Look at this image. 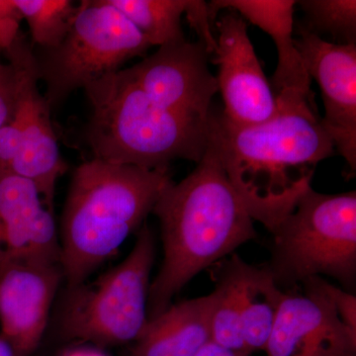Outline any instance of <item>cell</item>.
<instances>
[{
	"label": "cell",
	"instance_id": "6da1fadb",
	"mask_svg": "<svg viewBox=\"0 0 356 356\" xmlns=\"http://www.w3.org/2000/svg\"><path fill=\"white\" fill-rule=\"evenodd\" d=\"M277 113L252 126L232 123L222 110L210 116L209 142L252 220L269 232L312 187L318 163L334 154V143L314 99L276 96Z\"/></svg>",
	"mask_w": 356,
	"mask_h": 356
},
{
	"label": "cell",
	"instance_id": "7a4b0ae2",
	"mask_svg": "<svg viewBox=\"0 0 356 356\" xmlns=\"http://www.w3.org/2000/svg\"><path fill=\"white\" fill-rule=\"evenodd\" d=\"M152 213L161 224L163 261L149 287V321L194 276L257 236L210 142L188 177L166 185Z\"/></svg>",
	"mask_w": 356,
	"mask_h": 356
},
{
	"label": "cell",
	"instance_id": "3957f363",
	"mask_svg": "<svg viewBox=\"0 0 356 356\" xmlns=\"http://www.w3.org/2000/svg\"><path fill=\"white\" fill-rule=\"evenodd\" d=\"M168 170L92 159L72 175L63 212L60 254L67 290L86 282L140 229L166 185Z\"/></svg>",
	"mask_w": 356,
	"mask_h": 356
},
{
	"label": "cell",
	"instance_id": "277c9868",
	"mask_svg": "<svg viewBox=\"0 0 356 356\" xmlns=\"http://www.w3.org/2000/svg\"><path fill=\"white\" fill-rule=\"evenodd\" d=\"M84 90L91 106L86 139L93 159L168 170L175 159L198 163L207 151L210 117L154 102L124 70L88 84Z\"/></svg>",
	"mask_w": 356,
	"mask_h": 356
},
{
	"label": "cell",
	"instance_id": "5b68a950",
	"mask_svg": "<svg viewBox=\"0 0 356 356\" xmlns=\"http://www.w3.org/2000/svg\"><path fill=\"white\" fill-rule=\"evenodd\" d=\"M267 266L280 287L327 275L348 292L356 277V193L323 194L309 188L270 232Z\"/></svg>",
	"mask_w": 356,
	"mask_h": 356
},
{
	"label": "cell",
	"instance_id": "8992f818",
	"mask_svg": "<svg viewBox=\"0 0 356 356\" xmlns=\"http://www.w3.org/2000/svg\"><path fill=\"white\" fill-rule=\"evenodd\" d=\"M156 243L143 225L130 254L93 282L67 290L60 320L65 339L97 348L135 343L146 329Z\"/></svg>",
	"mask_w": 356,
	"mask_h": 356
},
{
	"label": "cell",
	"instance_id": "52a82bcc",
	"mask_svg": "<svg viewBox=\"0 0 356 356\" xmlns=\"http://www.w3.org/2000/svg\"><path fill=\"white\" fill-rule=\"evenodd\" d=\"M151 44L109 0H83L76 6L60 44L35 55L44 99L51 110L74 91L121 70Z\"/></svg>",
	"mask_w": 356,
	"mask_h": 356
},
{
	"label": "cell",
	"instance_id": "ba28073f",
	"mask_svg": "<svg viewBox=\"0 0 356 356\" xmlns=\"http://www.w3.org/2000/svg\"><path fill=\"white\" fill-rule=\"evenodd\" d=\"M17 81V102L13 120L21 133L20 153L7 170L31 180L54 210L58 180L67 170L58 149L51 121V108L40 93L36 57L31 44L20 33L13 46L4 51Z\"/></svg>",
	"mask_w": 356,
	"mask_h": 356
},
{
	"label": "cell",
	"instance_id": "9c48e42d",
	"mask_svg": "<svg viewBox=\"0 0 356 356\" xmlns=\"http://www.w3.org/2000/svg\"><path fill=\"white\" fill-rule=\"evenodd\" d=\"M216 49L213 63L218 65V88L222 93L228 120L236 125H259L277 113V102L267 81L245 19L233 10L217 21Z\"/></svg>",
	"mask_w": 356,
	"mask_h": 356
},
{
	"label": "cell",
	"instance_id": "30bf717a",
	"mask_svg": "<svg viewBox=\"0 0 356 356\" xmlns=\"http://www.w3.org/2000/svg\"><path fill=\"white\" fill-rule=\"evenodd\" d=\"M54 210L31 180L0 168V273L15 266H62Z\"/></svg>",
	"mask_w": 356,
	"mask_h": 356
},
{
	"label": "cell",
	"instance_id": "8fae6325",
	"mask_svg": "<svg viewBox=\"0 0 356 356\" xmlns=\"http://www.w3.org/2000/svg\"><path fill=\"white\" fill-rule=\"evenodd\" d=\"M310 79L322 91L323 127L350 172L356 170V44H334L300 30L295 39Z\"/></svg>",
	"mask_w": 356,
	"mask_h": 356
},
{
	"label": "cell",
	"instance_id": "7c38bea8",
	"mask_svg": "<svg viewBox=\"0 0 356 356\" xmlns=\"http://www.w3.org/2000/svg\"><path fill=\"white\" fill-rule=\"evenodd\" d=\"M209 54L200 42L168 44L125 69L149 98L196 116L210 117L213 97L219 92L216 76L208 67Z\"/></svg>",
	"mask_w": 356,
	"mask_h": 356
},
{
	"label": "cell",
	"instance_id": "4fadbf2b",
	"mask_svg": "<svg viewBox=\"0 0 356 356\" xmlns=\"http://www.w3.org/2000/svg\"><path fill=\"white\" fill-rule=\"evenodd\" d=\"M267 356H356V332L317 293L285 292Z\"/></svg>",
	"mask_w": 356,
	"mask_h": 356
},
{
	"label": "cell",
	"instance_id": "5bb4252c",
	"mask_svg": "<svg viewBox=\"0 0 356 356\" xmlns=\"http://www.w3.org/2000/svg\"><path fill=\"white\" fill-rule=\"evenodd\" d=\"M62 266H15L0 273V336L19 356H31L48 325Z\"/></svg>",
	"mask_w": 356,
	"mask_h": 356
},
{
	"label": "cell",
	"instance_id": "9a60e30c",
	"mask_svg": "<svg viewBox=\"0 0 356 356\" xmlns=\"http://www.w3.org/2000/svg\"><path fill=\"white\" fill-rule=\"evenodd\" d=\"M296 4L292 0H213L208 6L212 20L216 19L222 9L233 10L273 40L278 64L270 86L275 96L296 95L314 99L312 79L293 37Z\"/></svg>",
	"mask_w": 356,
	"mask_h": 356
},
{
	"label": "cell",
	"instance_id": "2e32d148",
	"mask_svg": "<svg viewBox=\"0 0 356 356\" xmlns=\"http://www.w3.org/2000/svg\"><path fill=\"white\" fill-rule=\"evenodd\" d=\"M215 293L170 305L147 323L132 356H195L211 341Z\"/></svg>",
	"mask_w": 356,
	"mask_h": 356
},
{
	"label": "cell",
	"instance_id": "e0dca14e",
	"mask_svg": "<svg viewBox=\"0 0 356 356\" xmlns=\"http://www.w3.org/2000/svg\"><path fill=\"white\" fill-rule=\"evenodd\" d=\"M285 291L274 280L269 267L242 262L241 321L245 348L252 355L264 350L277 317Z\"/></svg>",
	"mask_w": 356,
	"mask_h": 356
},
{
	"label": "cell",
	"instance_id": "ac0fdd59",
	"mask_svg": "<svg viewBox=\"0 0 356 356\" xmlns=\"http://www.w3.org/2000/svg\"><path fill=\"white\" fill-rule=\"evenodd\" d=\"M243 259L233 254L217 267L214 309L211 318V341L232 353H248L241 321V266ZM250 355V353H248Z\"/></svg>",
	"mask_w": 356,
	"mask_h": 356
},
{
	"label": "cell",
	"instance_id": "d6986e66",
	"mask_svg": "<svg viewBox=\"0 0 356 356\" xmlns=\"http://www.w3.org/2000/svg\"><path fill=\"white\" fill-rule=\"evenodd\" d=\"M146 38L159 48L186 41L181 17L187 0H109Z\"/></svg>",
	"mask_w": 356,
	"mask_h": 356
},
{
	"label": "cell",
	"instance_id": "ffe728a7",
	"mask_svg": "<svg viewBox=\"0 0 356 356\" xmlns=\"http://www.w3.org/2000/svg\"><path fill=\"white\" fill-rule=\"evenodd\" d=\"M31 33L32 46L53 49L69 31L76 6L70 0H13Z\"/></svg>",
	"mask_w": 356,
	"mask_h": 356
},
{
	"label": "cell",
	"instance_id": "44dd1931",
	"mask_svg": "<svg viewBox=\"0 0 356 356\" xmlns=\"http://www.w3.org/2000/svg\"><path fill=\"white\" fill-rule=\"evenodd\" d=\"M305 14L306 30L330 34L341 44H356L355 0H303L297 2Z\"/></svg>",
	"mask_w": 356,
	"mask_h": 356
},
{
	"label": "cell",
	"instance_id": "7402d4cb",
	"mask_svg": "<svg viewBox=\"0 0 356 356\" xmlns=\"http://www.w3.org/2000/svg\"><path fill=\"white\" fill-rule=\"evenodd\" d=\"M304 290L315 292L327 300L346 327L356 332V297L341 290L321 276H312L301 283Z\"/></svg>",
	"mask_w": 356,
	"mask_h": 356
},
{
	"label": "cell",
	"instance_id": "603a6c76",
	"mask_svg": "<svg viewBox=\"0 0 356 356\" xmlns=\"http://www.w3.org/2000/svg\"><path fill=\"white\" fill-rule=\"evenodd\" d=\"M185 16L192 29L196 32L199 41L205 47L208 54L214 53L216 49V36L213 34L212 18L207 2L201 0H187Z\"/></svg>",
	"mask_w": 356,
	"mask_h": 356
},
{
	"label": "cell",
	"instance_id": "cb8c5ba5",
	"mask_svg": "<svg viewBox=\"0 0 356 356\" xmlns=\"http://www.w3.org/2000/svg\"><path fill=\"white\" fill-rule=\"evenodd\" d=\"M22 20L13 0H0V54L8 50L18 38Z\"/></svg>",
	"mask_w": 356,
	"mask_h": 356
},
{
	"label": "cell",
	"instance_id": "d4e9b609",
	"mask_svg": "<svg viewBox=\"0 0 356 356\" xmlns=\"http://www.w3.org/2000/svg\"><path fill=\"white\" fill-rule=\"evenodd\" d=\"M17 102V81L13 65L8 64L0 79V129L13 120Z\"/></svg>",
	"mask_w": 356,
	"mask_h": 356
},
{
	"label": "cell",
	"instance_id": "484cf974",
	"mask_svg": "<svg viewBox=\"0 0 356 356\" xmlns=\"http://www.w3.org/2000/svg\"><path fill=\"white\" fill-rule=\"evenodd\" d=\"M21 133L15 121L0 129V168H9L20 153Z\"/></svg>",
	"mask_w": 356,
	"mask_h": 356
},
{
	"label": "cell",
	"instance_id": "4316f807",
	"mask_svg": "<svg viewBox=\"0 0 356 356\" xmlns=\"http://www.w3.org/2000/svg\"><path fill=\"white\" fill-rule=\"evenodd\" d=\"M248 355L245 353H232V351L224 350L221 346L218 344L209 341L198 351L197 355L195 356H243Z\"/></svg>",
	"mask_w": 356,
	"mask_h": 356
},
{
	"label": "cell",
	"instance_id": "83f0119b",
	"mask_svg": "<svg viewBox=\"0 0 356 356\" xmlns=\"http://www.w3.org/2000/svg\"><path fill=\"white\" fill-rule=\"evenodd\" d=\"M64 356H108L97 346H86V348H74L65 353Z\"/></svg>",
	"mask_w": 356,
	"mask_h": 356
},
{
	"label": "cell",
	"instance_id": "f1b7e54d",
	"mask_svg": "<svg viewBox=\"0 0 356 356\" xmlns=\"http://www.w3.org/2000/svg\"><path fill=\"white\" fill-rule=\"evenodd\" d=\"M0 356H19L11 344L0 336Z\"/></svg>",
	"mask_w": 356,
	"mask_h": 356
},
{
	"label": "cell",
	"instance_id": "f546056e",
	"mask_svg": "<svg viewBox=\"0 0 356 356\" xmlns=\"http://www.w3.org/2000/svg\"><path fill=\"white\" fill-rule=\"evenodd\" d=\"M7 69H8V65L2 64V63L0 62V79L6 74Z\"/></svg>",
	"mask_w": 356,
	"mask_h": 356
}]
</instances>
